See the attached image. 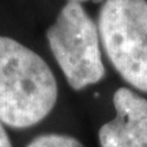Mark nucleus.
I'll list each match as a JSON object with an SVG mask.
<instances>
[{"mask_svg":"<svg viewBox=\"0 0 147 147\" xmlns=\"http://www.w3.org/2000/svg\"><path fill=\"white\" fill-rule=\"evenodd\" d=\"M57 82L44 59L14 38L0 36V121L29 128L57 101Z\"/></svg>","mask_w":147,"mask_h":147,"instance_id":"nucleus-1","label":"nucleus"},{"mask_svg":"<svg viewBox=\"0 0 147 147\" xmlns=\"http://www.w3.org/2000/svg\"><path fill=\"white\" fill-rule=\"evenodd\" d=\"M97 27L113 68L147 93V0H105Z\"/></svg>","mask_w":147,"mask_h":147,"instance_id":"nucleus-2","label":"nucleus"},{"mask_svg":"<svg viewBox=\"0 0 147 147\" xmlns=\"http://www.w3.org/2000/svg\"><path fill=\"white\" fill-rule=\"evenodd\" d=\"M49 49L68 84L82 90L105 76L98 27L80 3L68 0L47 30Z\"/></svg>","mask_w":147,"mask_h":147,"instance_id":"nucleus-3","label":"nucleus"},{"mask_svg":"<svg viewBox=\"0 0 147 147\" xmlns=\"http://www.w3.org/2000/svg\"><path fill=\"white\" fill-rule=\"evenodd\" d=\"M116 117L100 128L101 147H147V100L120 87L113 94Z\"/></svg>","mask_w":147,"mask_h":147,"instance_id":"nucleus-4","label":"nucleus"},{"mask_svg":"<svg viewBox=\"0 0 147 147\" xmlns=\"http://www.w3.org/2000/svg\"><path fill=\"white\" fill-rule=\"evenodd\" d=\"M26 147H83V144L68 135L45 134L34 138Z\"/></svg>","mask_w":147,"mask_h":147,"instance_id":"nucleus-5","label":"nucleus"},{"mask_svg":"<svg viewBox=\"0 0 147 147\" xmlns=\"http://www.w3.org/2000/svg\"><path fill=\"white\" fill-rule=\"evenodd\" d=\"M0 147H12L10 138L7 135V132H5L1 121H0Z\"/></svg>","mask_w":147,"mask_h":147,"instance_id":"nucleus-6","label":"nucleus"},{"mask_svg":"<svg viewBox=\"0 0 147 147\" xmlns=\"http://www.w3.org/2000/svg\"><path fill=\"white\" fill-rule=\"evenodd\" d=\"M74 1H78V3H82V1H87V0H74ZM94 1H100V0H94Z\"/></svg>","mask_w":147,"mask_h":147,"instance_id":"nucleus-7","label":"nucleus"}]
</instances>
